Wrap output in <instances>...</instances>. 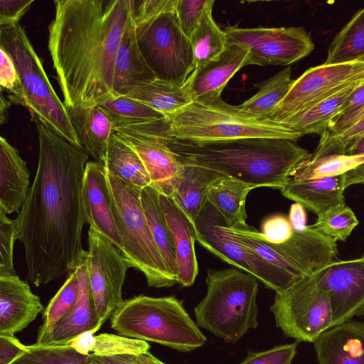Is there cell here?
Wrapping results in <instances>:
<instances>
[{
    "label": "cell",
    "mask_w": 364,
    "mask_h": 364,
    "mask_svg": "<svg viewBox=\"0 0 364 364\" xmlns=\"http://www.w3.org/2000/svg\"><path fill=\"white\" fill-rule=\"evenodd\" d=\"M168 128L164 117L116 126L114 133L137 154L147 171L151 186L159 193L173 197L180 185L184 165L166 141Z\"/></svg>",
    "instance_id": "cell-12"
},
{
    "label": "cell",
    "mask_w": 364,
    "mask_h": 364,
    "mask_svg": "<svg viewBox=\"0 0 364 364\" xmlns=\"http://www.w3.org/2000/svg\"><path fill=\"white\" fill-rule=\"evenodd\" d=\"M111 328L119 336L156 343L181 352L203 346L206 337L174 296L138 295L114 311Z\"/></svg>",
    "instance_id": "cell-5"
},
{
    "label": "cell",
    "mask_w": 364,
    "mask_h": 364,
    "mask_svg": "<svg viewBox=\"0 0 364 364\" xmlns=\"http://www.w3.org/2000/svg\"><path fill=\"white\" fill-rule=\"evenodd\" d=\"M345 189L343 174L317 178H290L280 191L285 198L318 215L332 207L346 203Z\"/></svg>",
    "instance_id": "cell-26"
},
{
    "label": "cell",
    "mask_w": 364,
    "mask_h": 364,
    "mask_svg": "<svg viewBox=\"0 0 364 364\" xmlns=\"http://www.w3.org/2000/svg\"><path fill=\"white\" fill-rule=\"evenodd\" d=\"M88 358L67 345L35 343L11 364H87Z\"/></svg>",
    "instance_id": "cell-39"
},
{
    "label": "cell",
    "mask_w": 364,
    "mask_h": 364,
    "mask_svg": "<svg viewBox=\"0 0 364 364\" xmlns=\"http://www.w3.org/2000/svg\"><path fill=\"white\" fill-rule=\"evenodd\" d=\"M183 165L181 181L173 198L188 216L195 221L208 203L209 188L223 175L207 168Z\"/></svg>",
    "instance_id": "cell-31"
},
{
    "label": "cell",
    "mask_w": 364,
    "mask_h": 364,
    "mask_svg": "<svg viewBox=\"0 0 364 364\" xmlns=\"http://www.w3.org/2000/svg\"><path fill=\"white\" fill-rule=\"evenodd\" d=\"M288 218L293 229H301L307 225L305 209L297 203L291 205Z\"/></svg>",
    "instance_id": "cell-56"
},
{
    "label": "cell",
    "mask_w": 364,
    "mask_h": 364,
    "mask_svg": "<svg viewBox=\"0 0 364 364\" xmlns=\"http://www.w3.org/2000/svg\"><path fill=\"white\" fill-rule=\"evenodd\" d=\"M104 166L109 173L136 188L143 189L151 186L147 171L137 154L114 132L109 139Z\"/></svg>",
    "instance_id": "cell-32"
},
{
    "label": "cell",
    "mask_w": 364,
    "mask_h": 364,
    "mask_svg": "<svg viewBox=\"0 0 364 364\" xmlns=\"http://www.w3.org/2000/svg\"><path fill=\"white\" fill-rule=\"evenodd\" d=\"M346 188L350 186L364 183V164L344 173Z\"/></svg>",
    "instance_id": "cell-57"
},
{
    "label": "cell",
    "mask_w": 364,
    "mask_h": 364,
    "mask_svg": "<svg viewBox=\"0 0 364 364\" xmlns=\"http://www.w3.org/2000/svg\"><path fill=\"white\" fill-rule=\"evenodd\" d=\"M345 154L363 155L364 154V136L358 139L347 149Z\"/></svg>",
    "instance_id": "cell-60"
},
{
    "label": "cell",
    "mask_w": 364,
    "mask_h": 364,
    "mask_svg": "<svg viewBox=\"0 0 364 364\" xmlns=\"http://www.w3.org/2000/svg\"><path fill=\"white\" fill-rule=\"evenodd\" d=\"M82 202L87 223L122 253V244L114 216L107 171L102 164L95 161L87 163Z\"/></svg>",
    "instance_id": "cell-18"
},
{
    "label": "cell",
    "mask_w": 364,
    "mask_h": 364,
    "mask_svg": "<svg viewBox=\"0 0 364 364\" xmlns=\"http://www.w3.org/2000/svg\"><path fill=\"white\" fill-rule=\"evenodd\" d=\"M223 220L208 202L194 221L199 244L222 260L254 276L276 293L287 289L300 279L237 242L223 229Z\"/></svg>",
    "instance_id": "cell-11"
},
{
    "label": "cell",
    "mask_w": 364,
    "mask_h": 364,
    "mask_svg": "<svg viewBox=\"0 0 364 364\" xmlns=\"http://www.w3.org/2000/svg\"><path fill=\"white\" fill-rule=\"evenodd\" d=\"M359 221L346 203L332 207L318 215L312 227L337 241H346Z\"/></svg>",
    "instance_id": "cell-41"
},
{
    "label": "cell",
    "mask_w": 364,
    "mask_h": 364,
    "mask_svg": "<svg viewBox=\"0 0 364 364\" xmlns=\"http://www.w3.org/2000/svg\"><path fill=\"white\" fill-rule=\"evenodd\" d=\"M270 311L277 326L297 342L314 343L332 327L328 297L313 275L304 277L276 293Z\"/></svg>",
    "instance_id": "cell-10"
},
{
    "label": "cell",
    "mask_w": 364,
    "mask_h": 364,
    "mask_svg": "<svg viewBox=\"0 0 364 364\" xmlns=\"http://www.w3.org/2000/svg\"><path fill=\"white\" fill-rule=\"evenodd\" d=\"M358 61H362L364 62V56L360 58Z\"/></svg>",
    "instance_id": "cell-62"
},
{
    "label": "cell",
    "mask_w": 364,
    "mask_h": 364,
    "mask_svg": "<svg viewBox=\"0 0 364 364\" xmlns=\"http://www.w3.org/2000/svg\"><path fill=\"white\" fill-rule=\"evenodd\" d=\"M178 0H133V19L136 27L161 14L176 10Z\"/></svg>",
    "instance_id": "cell-47"
},
{
    "label": "cell",
    "mask_w": 364,
    "mask_h": 364,
    "mask_svg": "<svg viewBox=\"0 0 364 364\" xmlns=\"http://www.w3.org/2000/svg\"><path fill=\"white\" fill-rule=\"evenodd\" d=\"M48 48L65 107L100 106L114 97L117 52L133 0H55Z\"/></svg>",
    "instance_id": "cell-2"
},
{
    "label": "cell",
    "mask_w": 364,
    "mask_h": 364,
    "mask_svg": "<svg viewBox=\"0 0 364 364\" xmlns=\"http://www.w3.org/2000/svg\"><path fill=\"white\" fill-rule=\"evenodd\" d=\"M0 85L8 95L15 92L19 87V78L15 65L10 55L0 48Z\"/></svg>",
    "instance_id": "cell-50"
},
{
    "label": "cell",
    "mask_w": 364,
    "mask_h": 364,
    "mask_svg": "<svg viewBox=\"0 0 364 364\" xmlns=\"http://www.w3.org/2000/svg\"><path fill=\"white\" fill-rule=\"evenodd\" d=\"M293 82L291 69L287 67L267 80L255 85L259 87L258 92L237 107L248 117L265 119L285 97Z\"/></svg>",
    "instance_id": "cell-33"
},
{
    "label": "cell",
    "mask_w": 364,
    "mask_h": 364,
    "mask_svg": "<svg viewBox=\"0 0 364 364\" xmlns=\"http://www.w3.org/2000/svg\"><path fill=\"white\" fill-rule=\"evenodd\" d=\"M364 56V7L357 11L336 35L328 48L323 63L357 61Z\"/></svg>",
    "instance_id": "cell-36"
},
{
    "label": "cell",
    "mask_w": 364,
    "mask_h": 364,
    "mask_svg": "<svg viewBox=\"0 0 364 364\" xmlns=\"http://www.w3.org/2000/svg\"><path fill=\"white\" fill-rule=\"evenodd\" d=\"M166 118L168 136L192 141L259 137L296 142L302 136L279 123L248 117L222 98L208 104L191 102Z\"/></svg>",
    "instance_id": "cell-7"
},
{
    "label": "cell",
    "mask_w": 364,
    "mask_h": 364,
    "mask_svg": "<svg viewBox=\"0 0 364 364\" xmlns=\"http://www.w3.org/2000/svg\"><path fill=\"white\" fill-rule=\"evenodd\" d=\"M264 238L274 244L283 243L291 238L294 229L288 218L275 215L267 218L262 225Z\"/></svg>",
    "instance_id": "cell-48"
},
{
    "label": "cell",
    "mask_w": 364,
    "mask_h": 364,
    "mask_svg": "<svg viewBox=\"0 0 364 364\" xmlns=\"http://www.w3.org/2000/svg\"><path fill=\"white\" fill-rule=\"evenodd\" d=\"M313 276L328 297L332 327L351 320L364 305V255L351 260H335Z\"/></svg>",
    "instance_id": "cell-17"
},
{
    "label": "cell",
    "mask_w": 364,
    "mask_h": 364,
    "mask_svg": "<svg viewBox=\"0 0 364 364\" xmlns=\"http://www.w3.org/2000/svg\"><path fill=\"white\" fill-rule=\"evenodd\" d=\"M133 364H165L154 355L150 351L134 355Z\"/></svg>",
    "instance_id": "cell-58"
},
{
    "label": "cell",
    "mask_w": 364,
    "mask_h": 364,
    "mask_svg": "<svg viewBox=\"0 0 364 364\" xmlns=\"http://www.w3.org/2000/svg\"><path fill=\"white\" fill-rule=\"evenodd\" d=\"M31 119L38 136V166L16 220L28 279L39 287L75 270L87 254L81 242L87 223L82 188L89 155Z\"/></svg>",
    "instance_id": "cell-1"
},
{
    "label": "cell",
    "mask_w": 364,
    "mask_h": 364,
    "mask_svg": "<svg viewBox=\"0 0 364 364\" xmlns=\"http://www.w3.org/2000/svg\"><path fill=\"white\" fill-rule=\"evenodd\" d=\"M257 279L239 269L207 271V292L195 307L196 323L226 343L258 326Z\"/></svg>",
    "instance_id": "cell-6"
},
{
    "label": "cell",
    "mask_w": 364,
    "mask_h": 364,
    "mask_svg": "<svg viewBox=\"0 0 364 364\" xmlns=\"http://www.w3.org/2000/svg\"><path fill=\"white\" fill-rule=\"evenodd\" d=\"M30 172L18 151L0 137V210L20 212L30 189Z\"/></svg>",
    "instance_id": "cell-25"
},
{
    "label": "cell",
    "mask_w": 364,
    "mask_h": 364,
    "mask_svg": "<svg viewBox=\"0 0 364 364\" xmlns=\"http://www.w3.org/2000/svg\"><path fill=\"white\" fill-rule=\"evenodd\" d=\"M18 239L16 220L0 210V277L17 275L14 267V247Z\"/></svg>",
    "instance_id": "cell-44"
},
{
    "label": "cell",
    "mask_w": 364,
    "mask_h": 364,
    "mask_svg": "<svg viewBox=\"0 0 364 364\" xmlns=\"http://www.w3.org/2000/svg\"><path fill=\"white\" fill-rule=\"evenodd\" d=\"M134 355L97 356L90 355L87 364H133Z\"/></svg>",
    "instance_id": "cell-55"
},
{
    "label": "cell",
    "mask_w": 364,
    "mask_h": 364,
    "mask_svg": "<svg viewBox=\"0 0 364 364\" xmlns=\"http://www.w3.org/2000/svg\"><path fill=\"white\" fill-rule=\"evenodd\" d=\"M313 343L318 364H364V322L331 327Z\"/></svg>",
    "instance_id": "cell-22"
},
{
    "label": "cell",
    "mask_w": 364,
    "mask_h": 364,
    "mask_svg": "<svg viewBox=\"0 0 364 364\" xmlns=\"http://www.w3.org/2000/svg\"><path fill=\"white\" fill-rule=\"evenodd\" d=\"M247 65V50L237 43L228 42L223 52L195 70L183 87L191 102H213L221 98V92L232 77Z\"/></svg>",
    "instance_id": "cell-19"
},
{
    "label": "cell",
    "mask_w": 364,
    "mask_h": 364,
    "mask_svg": "<svg viewBox=\"0 0 364 364\" xmlns=\"http://www.w3.org/2000/svg\"><path fill=\"white\" fill-rule=\"evenodd\" d=\"M124 96L144 103L165 117L191 102L185 87L157 79L134 89Z\"/></svg>",
    "instance_id": "cell-34"
},
{
    "label": "cell",
    "mask_w": 364,
    "mask_h": 364,
    "mask_svg": "<svg viewBox=\"0 0 364 364\" xmlns=\"http://www.w3.org/2000/svg\"><path fill=\"white\" fill-rule=\"evenodd\" d=\"M79 294L80 281L75 269L69 273L65 283L45 309L36 344L47 345L50 343L55 326L72 310L78 299Z\"/></svg>",
    "instance_id": "cell-35"
},
{
    "label": "cell",
    "mask_w": 364,
    "mask_h": 364,
    "mask_svg": "<svg viewBox=\"0 0 364 364\" xmlns=\"http://www.w3.org/2000/svg\"><path fill=\"white\" fill-rule=\"evenodd\" d=\"M155 80V75L146 63L139 48L132 14L115 58L113 75L114 97L125 95L134 89Z\"/></svg>",
    "instance_id": "cell-23"
},
{
    "label": "cell",
    "mask_w": 364,
    "mask_h": 364,
    "mask_svg": "<svg viewBox=\"0 0 364 364\" xmlns=\"http://www.w3.org/2000/svg\"><path fill=\"white\" fill-rule=\"evenodd\" d=\"M0 48L11 58L19 87L8 95L12 103L27 108L36 117L75 146L82 149L68 110L55 93L41 60L19 23L0 26Z\"/></svg>",
    "instance_id": "cell-4"
},
{
    "label": "cell",
    "mask_w": 364,
    "mask_h": 364,
    "mask_svg": "<svg viewBox=\"0 0 364 364\" xmlns=\"http://www.w3.org/2000/svg\"><path fill=\"white\" fill-rule=\"evenodd\" d=\"M66 109L82 149L95 161L104 165L109 139L114 132L109 113L101 106Z\"/></svg>",
    "instance_id": "cell-24"
},
{
    "label": "cell",
    "mask_w": 364,
    "mask_h": 364,
    "mask_svg": "<svg viewBox=\"0 0 364 364\" xmlns=\"http://www.w3.org/2000/svg\"><path fill=\"white\" fill-rule=\"evenodd\" d=\"M112 209L122 244V254L130 267L142 272L151 287H171L170 275L151 235L141 200V189L107 172Z\"/></svg>",
    "instance_id": "cell-8"
},
{
    "label": "cell",
    "mask_w": 364,
    "mask_h": 364,
    "mask_svg": "<svg viewBox=\"0 0 364 364\" xmlns=\"http://www.w3.org/2000/svg\"><path fill=\"white\" fill-rule=\"evenodd\" d=\"M364 105V83L358 87L349 97L344 106L341 109L338 118L355 111ZM332 122V123H333Z\"/></svg>",
    "instance_id": "cell-54"
},
{
    "label": "cell",
    "mask_w": 364,
    "mask_h": 364,
    "mask_svg": "<svg viewBox=\"0 0 364 364\" xmlns=\"http://www.w3.org/2000/svg\"><path fill=\"white\" fill-rule=\"evenodd\" d=\"M213 0H178L176 13L184 34L190 38L206 11L213 7Z\"/></svg>",
    "instance_id": "cell-45"
},
{
    "label": "cell",
    "mask_w": 364,
    "mask_h": 364,
    "mask_svg": "<svg viewBox=\"0 0 364 364\" xmlns=\"http://www.w3.org/2000/svg\"><path fill=\"white\" fill-rule=\"evenodd\" d=\"M364 136V117L351 127L335 134H322L311 159L332 154H345L348 147Z\"/></svg>",
    "instance_id": "cell-43"
},
{
    "label": "cell",
    "mask_w": 364,
    "mask_h": 364,
    "mask_svg": "<svg viewBox=\"0 0 364 364\" xmlns=\"http://www.w3.org/2000/svg\"><path fill=\"white\" fill-rule=\"evenodd\" d=\"M95 333L93 331H85L59 344L67 345L81 355H90L94 344Z\"/></svg>",
    "instance_id": "cell-53"
},
{
    "label": "cell",
    "mask_w": 364,
    "mask_h": 364,
    "mask_svg": "<svg viewBox=\"0 0 364 364\" xmlns=\"http://www.w3.org/2000/svg\"><path fill=\"white\" fill-rule=\"evenodd\" d=\"M364 79V62L325 64L307 69L294 80L285 97L267 118L279 122L304 112L331 97L347 85Z\"/></svg>",
    "instance_id": "cell-16"
},
{
    "label": "cell",
    "mask_w": 364,
    "mask_h": 364,
    "mask_svg": "<svg viewBox=\"0 0 364 364\" xmlns=\"http://www.w3.org/2000/svg\"><path fill=\"white\" fill-rule=\"evenodd\" d=\"M116 126L146 122L164 117L144 103L124 95L115 96L102 105Z\"/></svg>",
    "instance_id": "cell-40"
},
{
    "label": "cell",
    "mask_w": 364,
    "mask_h": 364,
    "mask_svg": "<svg viewBox=\"0 0 364 364\" xmlns=\"http://www.w3.org/2000/svg\"><path fill=\"white\" fill-rule=\"evenodd\" d=\"M252 186L237 179L221 176L208 190L207 200L220 214L228 226L245 228V202Z\"/></svg>",
    "instance_id": "cell-29"
},
{
    "label": "cell",
    "mask_w": 364,
    "mask_h": 364,
    "mask_svg": "<svg viewBox=\"0 0 364 364\" xmlns=\"http://www.w3.org/2000/svg\"><path fill=\"white\" fill-rule=\"evenodd\" d=\"M159 198L176 248L177 282L183 287H190L198 273L195 251L197 234L194 221L173 197L159 193Z\"/></svg>",
    "instance_id": "cell-20"
},
{
    "label": "cell",
    "mask_w": 364,
    "mask_h": 364,
    "mask_svg": "<svg viewBox=\"0 0 364 364\" xmlns=\"http://www.w3.org/2000/svg\"><path fill=\"white\" fill-rule=\"evenodd\" d=\"M26 350L14 335H0V364H11Z\"/></svg>",
    "instance_id": "cell-51"
},
{
    "label": "cell",
    "mask_w": 364,
    "mask_h": 364,
    "mask_svg": "<svg viewBox=\"0 0 364 364\" xmlns=\"http://www.w3.org/2000/svg\"><path fill=\"white\" fill-rule=\"evenodd\" d=\"M12 102L4 97L3 90L1 89V101H0V124H3L7 122L8 110Z\"/></svg>",
    "instance_id": "cell-59"
},
{
    "label": "cell",
    "mask_w": 364,
    "mask_h": 364,
    "mask_svg": "<svg viewBox=\"0 0 364 364\" xmlns=\"http://www.w3.org/2000/svg\"><path fill=\"white\" fill-rule=\"evenodd\" d=\"M150 345L144 341L103 333L95 335L91 355L114 356L119 355H138L149 351Z\"/></svg>",
    "instance_id": "cell-42"
},
{
    "label": "cell",
    "mask_w": 364,
    "mask_h": 364,
    "mask_svg": "<svg viewBox=\"0 0 364 364\" xmlns=\"http://www.w3.org/2000/svg\"><path fill=\"white\" fill-rule=\"evenodd\" d=\"M34 0H0V26L18 23Z\"/></svg>",
    "instance_id": "cell-49"
},
{
    "label": "cell",
    "mask_w": 364,
    "mask_h": 364,
    "mask_svg": "<svg viewBox=\"0 0 364 364\" xmlns=\"http://www.w3.org/2000/svg\"><path fill=\"white\" fill-rule=\"evenodd\" d=\"M298 342L274 346L260 352H250L239 364H291L296 354Z\"/></svg>",
    "instance_id": "cell-46"
},
{
    "label": "cell",
    "mask_w": 364,
    "mask_h": 364,
    "mask_svg": "<svg viewBox=\"0 0 364 364\" xmlns=\"http://www.w3.org/2000/svg\"><path fill=\"white\" fill-rule=\"evenodd\" d=\"M212 11L213 7L206 11L190 37L193 50L195 70L220 55L228 43L224 31L221 30L213 20Z\"/></svg>",
    "instance_id": "cell-37"
},
{
    "label": "cell",
    "mask_w": 364,
    "mask_h": 364,
    "mask_svg": "<svg viewBox=\"0 0 364 364\" xmlns=\"http://www.w3.org/2000/svg\"><path fill=\"white\" fill-rule=\"evenodd\" d=\"M136 34L142 56L156 79L183 87L195 70L194 57L176 11L136 27Z\"/></svg>",
    "instance_id": "cell-9"
},
{
    "label": "cell",
    "mask_w": 364,
    "mask_h": 364,
    "mask_svg": "<svg viewBox=\"0 0 364 364\" xmlns=\"http://www.w3.org/2000/svg\"><path fill=\"white\" fill-rule=\"evenodd\" d=\"M364 117V105L358 109L342 116L331 124L330 127L322 134H335L351 127ZM321 134V135H322ZM321 136V135H320Z\"/></svg>",
    "instance_id": "cell-52"
},
{
    "label": "cell",
    "mask_w": 364,
    "mask_h": 364,
    "mask_svg": "<svg viewBox=\"0 0 364 364\" xmlns=\"http://www.w3.org/2000/svg\"><path fill=\"white\" fill-rule=\"evenodd\" d=\"M85 258L89 284L100 323L103 325L122 304V287L130 267L121 252L90 227Z\"/></svg>",
    "instance_id": "cell-15"
},
{
    "label": "cell",
    "mask_w": 364,
    "mask_h": 364,
    "mask_svg": "<svg viewBox=\"0 0 364 364\" xmlns=\"http://www.w3.org/2000/svg\"><path fill=\"white\" fill-rule=\"evenodd\" d=\"M86 255L76 267L80 281L78 299L72 310L57 324L48 344L62 343L85 331L96 333L102 326L99 321L90 292Z\"/></svg>",
    "instance_id": "cell-27"
},
{
    "label": "cell",
    "mask_w": 364,
    "mask_h": 364,
    "mask_svg": "<svg viewBox=\"0 0 364 364\" xmlns=\"http://www.w3.org/2000/svg\"><path fill=\"white\" fill-rule=\"evenodd\" d=\"M159 194L151 186L144 188L141 192V204L154 242L170 275L177 282L176 248L160 205Z\"/></svg>",
    "instance_id": "cell-30"
},
{
    "label": "cell",
    "mask_w": 364,
    "mask_h": 364,
    "mask_svg": "<svg viewBox=\"0 0 364 364\" xmlns=\"http://www.w3.org/2000/svg\"><path fill=\"white\" fill-rule=\"evenodd\" d=\"M364 164V154H332L301 165L291 178L307 179L343 175Z\"/></svg>",
    "instance_id": "cell-38"
},
{
    "label": "cell",
    "mask_w": 364,
    "mask_h": 364,
    "mask_svg": "<svg viewBox=\"0 0 364 364\" xmlns=\"http://www.w3.org/2000/svg\"><path fill=\"white\" fill-rule=\"evenodd\" d=\"M38 296L17 275L0 277V335H14L44 311Z\"/></svg>",
    "instance_id": "cell-21"
},
{
    "label": "cell",
    "mask_w": 364,
    "mask_h": 364,
    "mask_svg": "<svg viewBox=\"0 0 364 364\" xmlns=\"http://www.w3.org/2000/svg\"><path fill=\"white\" fill-rule=\"evenodd\" d=\"M168 147L183 164L211 169L253 188H283L311 154L287 139L242 138L217 141H192L166 134Z\"/></svg>",
    "instance_id": "cell-3"
},
{
    "label": "cell",
    "mask_w": 364,
    "mask_h": 364,
    "mask_svg": "<svg viewBox=\"0 0 364 364\" xmlns=\"http://www.w3.org/2000/svg\"><path fill=\"white\" fill-rule=\"evenodd\" d=\"M356 316H364V305H363L357 311Z\"/></svg>",
    "instance_id": "cell-61"
},
{
    "label": "cell",
    "mask_w": 364,
    "mask_h": 364,
    "mask_svg": "<svg viewBox=\"0 0 364 364\" xmlns=\"http://www.w3.org/2000/svg\"><path fill=\"white\" fill-rule=\"evenodd\" d=\"M224 32L229 43L249 53V65H288L309 55L315 45L302 27L240 28L228 26Z\"/></svg>",
    "instance_id": "cell-14"
},
{
    "label": "cell",
    "mask_w": 364,
    "mask_h": 364,
    "mask_svg": "<svg viewBox=\"0 0 364 364\" xmlns=\"http://www.w3.org/2000/svg\"><path fill=\"white\" fill-rule=\"evenodd\" d=\"M336 242L307 225L294 229L291 238L281 244L272 243L257 234L250 240L249 247L269 263L299 279L313 275L335 261Z\"/></svg>",
    "instance_id": "cell-13"
},
{
    "label": "cell",
    "mask_w": 364,
    "mask_h": 364,
    "mask_svg": "<svg viewBox=\"0 0 364 364\" xmlns=\"http://www.w3.org/2000/svg\"><path fill=\"white\" fill-rule=\"evenodd\" d=\"M364 83L357 80L312 107L277 122L302 136L309 134L321 135L338 117L352 93Z\"/></svg>",
    "instance_id": "cell-28"
}]
</instances>
